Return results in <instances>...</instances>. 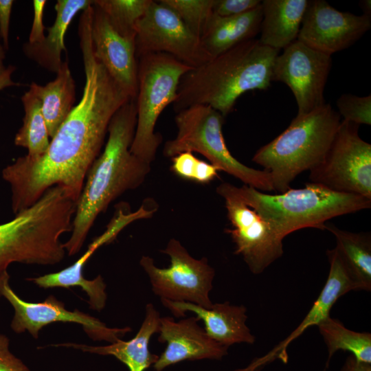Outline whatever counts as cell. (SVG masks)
Instances as JSON below:
<instances>
[{"label":"cell","instance_id":"obj_1","mask_svg":"<svg viewBox=\"0 0 371 371\" xmlns=\"http://www.w3.org/2000/svg\"><path fill=\"white\" fill-rule=\"evenodd\" d=\"M80 47L85 83L77 105L37 157H18L2 170L11 190L16 215L34 204L50 188L61 186L77 202L87 172L104 146L110 121L130 99L93 54L91 20L80 19Z\"/></svg>","mask_w":371,"mask_h":371},{"label":"cell","instance_id":"obj_2","mask_svg":"<svg viewBox=\"0 0 371 371\" xmlns=\"http://www.w3.org/2000/svg\"><path fill=\"white\" fill-rule=\"evenodd\" d=\"M135 100H129L113 115L108 138L86 176L76 202L69 238L64 243L69 256L81 249L98 216L128 190L139 187L150 171L148 164L130 150L135 131Z\"/></svg>","mask_w":371,"mask_h":371},{"label":"cell","instance_id":"obj_3","mask_svg":"<svg viewBox=\"0 0 371 371\" xmlns=\"http://www.w3.org/2000/svg\"><path fill=\"white\" fill-rule=\"evenodd\" d=\"M279 52L252 38L192 69L180 80L174 109L204 104L225 117L244 93L269 87Z\"/></svg>","mask_w":371,"mask_h":371},{"label":"cell","instance_id":"obj_4","mask_svg":"<svg viewBox=\"0 0 371 371\" xmlns=\"http://www.w3.org/2000/svg\"><path fill=\"white\" fill-rule=\"evenodd\" d=\"M72 212L49 190L32 206L0 224V273L14 262L54 265L65 258L63 234L71 231Z\"/></svg>","mask_w":371,"mask_h":371},{"label":"cell","instance_id":"obj_5","mask_svg":"<svg viewBox=\"0 0 371 371\" xmlns=\"http://www.w3.org/2000/svg\"><path fill=\"white\" fill-rule=\"evenodd\" d=\"M341 122L328 103L297 115L283 132L256 152L252 161L269 173L273 191L282 193L300 174L322 161Z\"/></svg>","mask_w":371,"mask_h":371},{"label":"cell","instance_id":"obj_6","mask_svg":"<svg viewBox=\"0 0 371 371\" xmlns=\"http://www.w3.org/2000/svg\"><path fill=\"white\" fill-rule=\"evenodd\" d=\"M236 191L282 239L301 229L324 230L328 220L371 207V199L335 192L311 182L303 188H290L276 194L245 185L236 186Z\"/></svg>","mask_w":371,"mask_h":371},{"label":"cell","instance_id":"obj_7","mask_svg":"<svg viewBox=\"0 0 371 371\" xmlns=\"http://www.w3.org/2000/svg\"><path fill=\"white\" fill-rule=\"evenodd\" d=\"M176 137L166 142L163 155L168 158L184 153H198L219 171H223L244 185L263 192L273 190L269 173L254 169L237 160L227 147L222 127L225 117L208 105L195 104L177 112Z\"/></svg>","mask_w":371,"mask_h":371},{"label":"cell","instance_id":"obj_8","mask_svg":"<svg viewBox=\"0 0 371 371\" xmlns=\"http://www.w3.org/2000/svg\"><path fill=\"white\" fill-rule=\"evenodd\" d=\"M137 59V122L130 150L150 164L162 141L155 132L157 121L176 100L183 76L193 68L164 53L148 54Z\"/></svg>","mask_w":371,"mask_h":371},{"label":"cell","instance_id":"obj_9","mask_svg":"<svg viewBox=\"0 0 371 371\" xmlns=\"http://www.w3.org/2000/svg\"><path fill=\"white\" fill-rule=\"evenodd\" d=\"M359 126L341 120L328 152L308 178L333 191L371 199V144L361 138Z\"/></svg>","mask_w":371,"mask_h":371},{"label":"cell","instance_id":"obj_10","mask_svg":"<svg viewBox=\"0 0 371 371\" xmlns=\"http://www.w3.org/2000/svg\"><path fill=\"white\" fill-rule=\"evenodd\" d=\"M161 251L170 258V265L167 268L157 267L148 256H143L139 261L153 293L161 300L190 302L210 308L213 304L210 293L215 272L207 259L193 258L175 238H171Z\"/></svg>","mask_w":371,"mask_h":371},{"label":"cell","instance_id":"obj_11","mask_svg":"<svg viewBox=\"0 0 371 371\" xmlns=\"http://www.w3.org/2000/svg\"><path fill=\"white\" fill-rule=\"evenodd\" d=\"M223 198L231 228L225 229L254 274H260L283 254V239L271 225L249 207L236 191V186L224 182L216 188Z\"/></svg>","mask_w":371,"mask_h":371},{"label":"cell","instance_id":"obj_12","mask_svg":"<svg viewBox=\"0 0 371 371\" xmlns=\"http://www.w3.org/2000/svg\"><path fill=\"white\" fill-rule=\"evenodd\" d=\"M135 45L137 58L148 54L164 53L192 68L212 58L203 48L200 38L160 1H153L137 21Z\"/></svg>","mask_w":371,"mask_h":371},{"label":"cell","instance_id":"obj_13","mask_svg":"<svg viewBox=\"0 0 371 371\" xmlns=\"http://www.w3.org/2000/svg\"><path fill=\"white\" fill-rule=\"evenodd\" d=\"M0 295L5 297L14 308L11 328L16 333L28 331L37 338L38 332L49 324L63 322L80 324L87 335L94 341L113 343L131 331L129 327L109 328L98 318L77 309H66L63 302L49 295L43 302H30L22 300L10 285L8 271L0 273Z\"/></svg>","mask_w":371,"mask_h":371},{"label":"cell","instance_id":"obj_14","mask_svg":"<svg viewBox=\"0 0 371 371\" xmlns=\"http://www.w3.org/2000/svg\"><path fill=\"white\" fill-rule=\"evenodd\" d=\"M331 65L330 55L297 39L276 58L272 81L282 82L290 88L297 115L307 114L326 103L324 92Z\"/></svg>","mask_w":371,"mask_h":371},{"label":"cell","instance_id":"obj_15","mask_svg":"<svg viewBox=\"0 0 371 371\" xmlns=\"http://www.w3.org/2000/svg\"><path fill=\"white\" fill-rule=\"evenodd\" d=\"M371 27V18L341 12L324 0L308 1L297 40L332 55L357 41Z\"/></svg>","mask_w":371,"mask_h":371},{"label":"cell","instance_id":"obj_16","mask_svg":"<svg viewBox=\"0 0 371 371\" xmlns=\"http://www.w3.org/2000/svg\"><path fill=\"white\" fill-rule=\"evenodd\" d=\"M93 54L131 100L137 93L138 59L135 39L118 33L104 12L93 4L91 22Z\"/></svg>","mask_w":371,"mask_h":371},{"label":"cell","instance_id":"obj_17","mask_svg":"<svg viewBox=\"0 0 371 371\" xmlns=\"http://www.w3.org/2000/svg\"><path fill=\"white\" fill-rule=\"evenodd\" d=\"M142 218L143 213L140 210L131 212L124 205L117 207V210L107 225L106 231L89 245L85 253L73 265L58 272L28 278L27 280L45 289L54 287L68 289L79 286L87 294L89 307L93 310L101 311L105 306L107 298L105 292L106 284L100 275L93 280H87L83 276L84 266L100 246L113 240L127 225Z\"/></svg>","mask_w":371,"mask_h":371},{"label":"cell","instance_id":"obj_18","mask_svg":"<svg viewBox=\"0 0 371 371\" xmlns=\"http://www.w3.org/2000/svg\"><path fill=\"white\" fill-rule=\"evenodd\" d=\"M199 321L197 317L178 322L169 317L160 318L158 341L167 345L153 365L155 371L185 360L221 359L227 354L228 347L211 339Z\"/></svg>","mask_w":371,"mask_h":371},{"label":"cell","instance_id":"obj_19","mask_svg":"<svg viewBox=\"0 0 371 371\" xmlns=\"http://www.w3.org/2000/svg\"><path fill=\"white\" fill-rule=\"evenodd\" d=\"M327 256L330 269L326 282L300 324L265 357L258 359L247 368L240 371L258 370L262 366L276 359H280L286 363L288 357L286 349L289 345L309 327L317 326L322 321L330 317L331 308L342 295L350 291L358 290L355 281L344 264L337 249L334 248L328 250Z\"/></svg>","mask_w":371,"mask_h":371},{"label":"cell","instance_id":"obj_20","mask_svg":"<svg viewBox=\"0 0 371 371\" xmlns=\"http://www.w3.org/2000/svg\"><path fill=\"white\" fill-rule=\"evenodd\" d=\"M161 301L177 317H184L187 311L193 312L203 322L207 335L225 346L239 343L252 344L255 341V337L246 325L247 308L243 305L225 302L213 304L210 308H206L190 302Z\"/></svg>","mask_w":371,"mask_h":371},{"label":"cell","instance_id":"obj_21","mask_svg":"<svg viewBox=\"0 0 371 371\" xmlns=\"http://www.w3.org/2000/svg\"><path fill=\"white\" fill-rule=\"evenodd\" d=\"M159 312L151 303L146 306L145 318L135 336L128 341L117 340L108 346H94L66 343L57 346L69 347L100 355H111L125 364L129 371H145L157 361L159 356L150 352V337L159 333Z\"/></svg>","mask_w":371,"mask_h":371},{"label":"cell","instance_id":"obj_22","mask_svg":"<svg viewBox=\"0 0 371 371\" xmlns=\"http://www.w3.org/2000/svg\"><path fill=\"white\" fill-rule=\"evenodd\" d=\"M308 4L307 0L261 1L260 42L280 51L296 41Z\"/></svg>","mask_w":371,"mask_h":371},{"label":"cell","instance_id":"obj_23","mask_svg":"<svg viewBox=\"0 0 371 371\" xmlns=\"http://www.w3.org/2000/svg\"><path fill=\"white\" fill-rule=\"evenodd\" d=\"M92 4L91 0H58L54 7L55 21L47 28V34L38 43H25L24 54L45 69L56 73L63 63L61 54L65 51V36L67 28L79 12Z\"/></svg>","mask_w":371,"mask_h":371},{"label":"cell","instance_id":"obj_24","mask_svg":"<svg viewBox=\"0 0 371 371\" xmlns=\"http://www.w3.org/2000/svg\"><path fill=\"white\" fill-rule=\"evenodd\" d=\"M261 3L240 15L221 17L213 13L200 37L203 48L212 58L260 33Z\"/></svg>","mask_w":371,"mask_h":371},{"label":"cell","instance_id":"obj_25","mask_svg":"<svg viewBox=\"0 0 371 371\" xmlns=\"http://www.w3.org/2000/svg\"><path fill=\"white\" fill-rule=\"evenodd\" d=\"M30 90L41 102L42 113L52 139L74 107L76 83L68 60L63 61L54 80L45 85L32 82Z\"/></svg>","mask_w":371,"mask_h":371},{"label":"cell","instance_id":"obj_26","mask_svg":"<svg viewBox=\"0 0 371 371\" xmlns=\"http://www.w3.org/2000/svg\"><path fill=\"white\" fill-rule=\"evenodd\" d=\"M336 239L335 247L355 281L358 290H371V237L368 233H355L333 224L326 225Z\"/></svg>","mask_w":371,"mask_h":371},{"label":"cell","instance_id":"obj_27","mask_svg":"<svg viewBox=\"0 0 371 371\" xmlns=\"http://www.w3.org/2000/svg\"><path fill=\"white\" fill-rule=\"evenodd\" d=\"M21 102L24 116L22 126L14 137V144L27 148L29 157L37 158L45 153L50 143L41 104L30 89L22 95Z\"/></svg>","mask_w":371,"mask_h":371},{"label":"cell","instance_id":"obj_28","mask_svg":"<svg viewBox=\"0 0 371 371\" xmlns=\"http://www.w3.org/2000/svg\"><path fill=\"white\" fill-rule=\"evenodd\" d=\"M328 348L326 371L333 355L338 350L349 351L359 361L371 363V334L350 330L338 319L327 317L318 326Z\"/></svg>","mask_w":371,"mask_h":371},{"label":"cell","instance_id":"obj_29","mask_svg":"<svg viewBox=\"0 0 371 371\" xmlns=\"http://www.w3.org/2000/svg\"><path fill=\"white\" fill-rule=\"evenodd\" d=\"M153 0H95L93 4L107 16L113 27L122 36L134 38L135 25Z\"/></svg>","mask_w":371,"mask_h":371},{"label":"cell","instance_id":"obj_30","mask_svg":"<svg viewBox=\"0 0 371 371\" xmlns=\"http://www.w3.org/2000/svg\"><path fill=\"white\" fill-rule=\"evenodd\" d=\"M214 0H160L173 10L188 28L199 38L213 14Z\"/></svg>","mask_w":371,"mask_h":371},{"label":"cell","instance_id":"obj_31","mask_svg":"<svg viewBox=\"0 0 371 371\" xmlns=\"http://www.w3.org/2000/svg\"><path fill=\"white\" fill-rule=\"evenodd\" d=\"M171 160V171L183 179L207 184L218 177L219 170L215 166L198 159L192 153H180Z\"/></svg>","mask_w":371,"mask_h":371},{"label":"cell","instance_id":"obj_32","mask_svg":"<svg viewBox=\"0 0 371 371\" xmlns=\"http://www.w3.org/2000/svg\"><path fill=\"white\" fill-rule=\"evenodd\" d=\"M338 113L343 120L355 124H371V95L343 94L337 100Z\"/></svg>","mask_w":371,"mask_h":371},{"label":"cell","instance_id":"obj_33","mask_svg":"<svg viewBox=\"0 0 371 371\" xmlns=\"http://www.w3.org/2000/svg\"><path fill=\"white\" fill-rule=\"evenodd\" d=\"M261 3L260 0H214L213 13L221 17H229L247 12Z\"/></svg>","mask_w":371,"mask_h":371},{"label":"cell","instance_id":"obj_34","mask_svg":"<svg viewBox=\"0 0 371 371\" xmlns=\"http://www.w3.org/2000/svg\"><path fill=\"white\" fill-rule=\"evenodd\" d=\"M0 371H31L10 350V339L0 333Z\"/></svg>","mask_w":371,"mask_h":371},{"label":"cell","instance_id":"obj_35","mask_svg":"<svg viewBox=\"0 0 371 371\" xmlns=\"http://www.w3.org/2000/svg\"><path fill=\"white\" fill-rule=\"evenodd\" d=\"M46 3L47 1L45 0L33 1L34 16L27 41L30 44L38 43L45 38L43 13Z\"/></svg>","mask_w":371,"mask_h":371},{"label":"cell","instance_id":"obj_36","mask_svg":"<svg viewBox=\"0 0 371 371\" xmlns=\"http://www.w3.org/2000/svg\"><path fill=\"white\" fill-rule=\"evenodd\" d=\"M14 1L0 0V37L5 50L9 47L10 16Z\"/></svg>","mask_w":371,"mask_h":371},{"label":"cell","instance_id":"obj_37","mask_svg":"<svg viewBox=\"0 0 371 371\" xmlns=\"http://www.w3.org/2000/svg\"><path fill=\"white\" fill-rule=\"evenodd\" d=\"M341 371H371V363L359 361L350 355L346 360Z\"/></svg>","mask_w":371,"mask_h":371},{"label":"cell","instance_id":"obj_38","mask_svg":"<svg viewBox=\"0 0 371 371\" xmlns=\"http://www.w3.org/2000/svg\"><path fill=\"white\" fill-rule=\"evenodd\" d=\"M15 70V67L9 65L5 71L0 76V91L8 87L18 85L12 80V75Z\"/></svg>","mask_w":371,"mask_h":371},{"label":"cell","instance_id":"obj_39","mask_svg":"<svg viewBox=\"0 0 371 371\" xmlns=\"http://www.w3.org/2000/svg\"><path fill=\"white\" fill-rule=\"evenodd\" d=\"M359 5L363 10V14L370 16L371 14V1L370 0H363L359 2Z\"/></svg>","mask_w":371,"mask_h":371},{"label":"cell","instance_id":"obj_40","mask_svg":"<svg viewBox=\"0 0 371 371\" xmlns=\"http://www.w3.org/2000/svg\"><path fill=\"white\" fill-rule=\"evenodd\" d=\"M5 48L0 44V76L5 71L7 67L4 65L5 58Z\"/></svg>","mask_w":371,"mask_h":371}]
</instances>
